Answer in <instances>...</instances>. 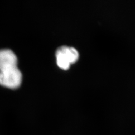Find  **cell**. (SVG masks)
I'll return each mask as SVG.
<instances>
[{
	"mask_svg": "<svg viewBox=\"0 0 135 135\" xmlns=\"http://www.w3.org/2000/svg\"><path fill=\"white\" fill-rule=\"evenodd\" d=\"M56 57L58 66L63 70H67L70 65L77 61L79 54L76 49L62 46L58 49Z\"/></svg>",
	"mask_w": 135,
	"mask_h": 135,
	"instance_id": "1",
	"label": "cell"
},
{
	"mask_svg": "<svg viewBox=\"0 0 135 135\" xmlns=\"http://www.w3.org/2000/svg\"><path fill=\"white\" fill-rule=\"evenodd\" d=\"M22 75L18 67L0 71V85L14 89L21 85Z\"/></svg>",
	"mask_w": 135,
	"mask_h": 135,
	"instance_id": "2",
	"label": "cell"
},
{
	"mask_svg": "<svg viewBox=\"0 0 135 135\" xmlns=\"http://www.w3.org/2000/svg\"><path fill=\"white\" fill-rule=\"evenodd\" d=\"M17 58L9 49L0 50V71L17 67Z\"/></svg>",
	"mask_w": 135,
	"mask_h": 135,
	"instance_id": "3",
	"label": "cell"
}]
</instances>
